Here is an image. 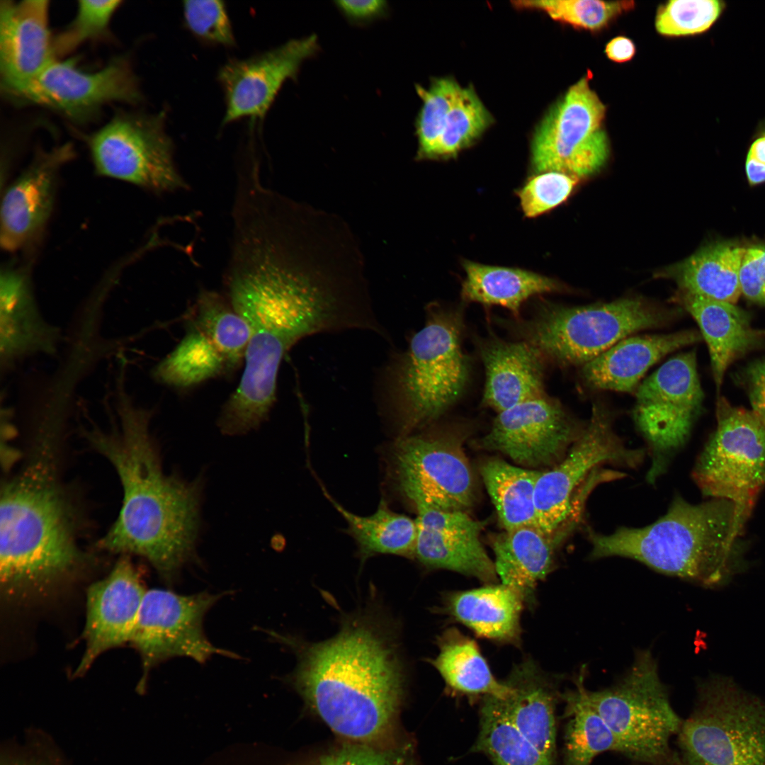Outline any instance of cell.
Here are the masks:
<instances>
[{
	"mask_svg": "<svg viewBox=\"0 0 765 765\" xmlns=\"http://www.w3.org/2000/svg\"><path fill=\"white\" fill-rule=\"evenodd\" d=\"M505 682L511 693L498 698L501 706L516 729L555 765L556 707L562 693L531 661L516 665Z\"/></svg>",
	"mask_w": 765,
	"mask_h": 765,
	"instance_id": "obj_26",
	"label": "cell"
},
{
	"mask_svg": "<svg viewBox=\"0 0 765 765\" xmlns=\"http://www.w3.org/2000/svg\"><path fill=\"white\" fill-rule=\"evenodd\" d=\"M740 285L747 299L765 306V240L745 247Z\"/></svg>",
	"mask_w": 765,
	"mask_h": 765,
	"instance_id": "obj_47",
	"label": "cell"
},
{
	"mask_svg": "<svg viewBox=\"0 0 765 765\" xmlns=\"http://www.w3.org/2000/svg\"><path fill=\"white\" fill-rule=\"evenodd\" d=\"M677 737L685 765H765V702L713 676L698 685Z\"/></svg>",
	"mask_w": 765,
	"mask_h": 765,
	"instance_id": "obj_8",
	"label": "cell"
},
{
	"mask_svg": "<svg viewBox=\"0 0 765 765\" xmlns=\"http://www.w3.org/2000/svg\"><path fill=\"white\" fill-rule=\"evenodd\" d=\"M745 247L732 241L706 245L677 268L682 293L735 304L742 295L740 271Z\"/></svg>",
	"mask_w": 765,
	"mask_h": 765,
	"instance_id": "obj_31",
	"label": "cell"
},
{
	"mask_svg": "<svg viewBox=\"0 0 765 765\" xmlns=\"http://www.w3.org/2000/svg\"><path fill=\"white\" fill-rule=\"evenodd\" d=\"M464 327L462 307L429 305L424 327L383 368L378 402L397 438L436 421L464 393L471 370Z\"/></svg>",
	"mask_w": 765,
	"mask_h": 765,
	"instance_id": "obj_6",
	"label": "cell"
},
{
	"mask_svg": "<svg viewBox=\"0 0 765 765\" xmlns=\"http://www.w3.org/2000/svg\"><path fill=\"white\" fill-rule=\"evenodd\" d=\"M724 7L717 0H672L659 7L655 28L667 36L701 33L716 21Z\"/></svg>",
	"mask_w": 765,
	"mask_h": 765,
	"instance_id": "obj_43",
	"label": "cell"
},
{
	"mask_svg": "<svg viewBox=\"0 0 765 765\" xmlns=\"http://www.w3.org/2000/svg\"><path fill=\"white\" fill-rule=\"evenodd\" d=\"M590 79L587 74L573 84L537 128L531 146L536 172L557 171L578 178L594 174L606 162V108Z\"/></svg>",
	"mask_w": 765,
	"mask_h": 765,
	"instance_id": "obj_14",
	"label": "cell"
},
{
	"mask_svg": "<svg viewBox=\"0 0 765 765\" xmlns=\"http://www.w3.org/2000/svg\"><path fill=\"white\" fill-rule=\"evenodd\" d=\"M49 28V1L0 2L1 88L12 98L57 59Z\"/></svg>",
	"mask_w": 765,
	"mask_h": 765,
	"instance_id": "obj_22",
	"label": "cell"
},
{
	"mask_svg": "<svg viewBox=\"0 0 765 765\" xmlns=\"http://www.w3.org/2000/svg\"><path fill=\"white\" fill-rule=\"evenodd\" d=\"M165 112L119 110L86 142L96 174L156 193L186 187L173 158Z\"/></svg>",
	"mask_w": 765,
	"mask_h": 765,
	"instance_id": "obj_11",
	"label": "cell"
},
{
	"mask_svg": "<svg viewBox=\"0 0 765 765\" xmlns=\"http://www.w3.org/2000/svg\"><path fill=\"white\" fill-rule=\"evenodd\" d=\"M576 529L567 528L547 534L537 527H523L494 538L495 570L502 581L532 604L538 582L551 571L555 550Z\"/></svg>",
	"mask_w": 765,
	"mask_h": 765,
	"instance_id": "obj_28",
	"label": "cell"
},
{
	"mask_svg": "<svg viewBox=\"0 0 765 765\" xmlns=\"http://www.w3.org/2000/svg\"><path fill=\"white\" fill-rule=\"evenodd\" d=\"M74 154L68 142L50 149L40 148L6 188L0 227L1 245L6 251L21 249L42 231L52 211L60 170Z\"/></svg>",
	"mask_w": 765,
	"mask_h": 765,
	"instance_id": "obj_19",
	"label": "cell"
},
{
	"mask_svg": "<svg viewBox=\"0 0 765 765\" xmlns=\"http://www.w3.org/2000/svg\"><path fill=\"white\" fill-rule=\"evenodd\" d=\"M744 380L752 411L765 425V359L752 363Z\"/></svg>",
	"mask_w": 765,
	"mask_h": 765,
	"instance_id": "obj_49",
	"label": "cell"
},
{
	"mask_svg": "<svg viewBox=\"0 0 765 765\" xmlns=\"http://www.w3.org/2000/svg\"><path fill=\"white\" fill-rule=\"evenodd\" d=\"M472 749L486 756L492 765H550L516 729L494 696L482 698Z\"/></svg>",
	"mask_w": 765,
	"mask_h": 765,
	"instance_id": "obj_37",
	"label": "cell"
},
{
	"mask_svg": "<svg viewBox=\"0 0 765 765\" xmlns=\"http://www.w3.org/2000/svg\"><path fill=\"white\" fill-rule=\"evenodd\" d=\"M678 313L637 298L578 307L545 302L531 317L499 323L538 349L546 363L581 368L630 334L665 326Z\"/></svg>",
	"mask_w": 765,
	"mask_h": 765,
	"instance_id": "obj_7",
	"label": "cell"
},
{
	"mask_svg": "<svg viewBox=\"0 0 765 765\" xmlns=\"http://www.w3.org/2000/svg\"><path fill=\"white\" fill-rule=\"evenodd\" d=\"M717 427L699 455L692 477L705 497L731 502L734 536L742 535L765 486V425L753 411L718 397Z\"/></svg>",
	"mask_w": 765,
	"mask_h": 765,
	"instance_id": "obj_10",
	"label": "cell"
},
{
	"mask_svg": "<svg viewBox=\"0 0 765 765\" xmlns=\"http://www.w3.org/2000/svg\"><path fill=\"white\" fill-rule=\"evenodd\" d=\"M524 604L516 591L502 583L453 592L447 596L445 607L449 615L480 637L517 645Z\"/></svg>",
	"mask_w": 765,
	"mask_h": 765,
	"instance_id": "obj_29",
	"label": "cell"
},
{
	"mask_svg": "<svg viewBox=\"0 0 765 765\" xmlns=\"http://www.w3.org/2000/svg\"><path fill=\"white\" fill-rule=\"evenodd\" d=\"M735 506L726 499L693 504L676 495L665 514L646 526H622L610 534L588 530L589 558L623 557L663 574L707 587L736 572Z\"/></svg>",
	"mask_w": 765,
	"mask_h": 765,
	"instance_id": "obj_5",
	"label": "cell"
},
{
	"mask_svg": "<svg viewBox=\"0 0 765 765\" xmlns=\"http://www.w3.org/2000/svg\"><path fill=\"white\" fill-rule=\"evenodd\" d=\"M188 324L210 341L225 359L228 371L242 363L251 337V329L226 296L202 290L193 307Z\"/></svg>",
	"mask_w": 765,
	"mask_h": 765,
	"instance_id": "obj_36",
	"label": "cell"
},
{
	"mask_svg": "<svg viewBox=\"0 0 765 765\" xmlns=\"http://www.w3.org/2000/svg\"><path fill=\"white\" fill-rule=\"evenodd\" d=\"M312 765H414L407 754L363 746L347 747L325 755Z\"/></svg>",
	"mask_w": 765,
	"mask_h": 765,
	"instance_id": "obj_46",
	"label": "cell"
},
{
	"mask_svg": "<svg viewBox=\"0 0 765 765\" xmlns=\"http://www.w3.org/2000/svg\"><path fill=\"white\" fill-rule=\"evenodd\" d=\"M146 591L127 557L120 558L108 576L89 587L86 647L74 674H84L104 652L131 642Z\"/></svg>",
	"mask_w": 765,
	"mask_h": 765,
	"instance_id": "obj_20",
	"label": "cell"
},
{
	"mask_svg": "<svg viewBox=\"0 0 765 765\" xmlns=\"http://www.w3.org/2000/svg\"><path fill=\"white\" fill-rule=\"evenodd\" d=\"M480 471L505 531L538 528L534 494L543 471L513 465L499 458L487 459Z\"/></svg>",
	"mask_w": 765,
	"mask_h": 765,
	"instance_id": "obj_33",
	"label": "cell"
},
{
	"mask_svg": "<svg viewBox=\"0 0 765 765\" xmlns=\"http://www.w3.org/2000/svg\"><path fill=\"white\" fill-rule=\"evenodd\" d=\"M584 676L582 668L574 679V688L561 695L567 718L562 765H591L599 754L618 752L612 731L587 701Z\"/></svg>",
	"mask_w": 765,
	"mask_h": 765,
	"instance_id": "obj_34",
	"label": "cell"
},
{
	"mask_svg": "<svg viewBox=\"0 0 765 765\" xmlns=\"http://www.w3.org/2000/svg\"><path fill=\"white\" fill-rule=\"evenodd\" d=\"M461 87L448 78L434 79L427 88L416 85V91L422 101L416 120L419 159L431 158L445 118Z\"/></svg>",
	"mask_w": 765,
	"mask_h": 765,
	"instance_id": "obj_42",
	"label": "cell"
},
{
	"mask_svg": "<svg viewBox=\"0 0 765 765\" xmlns=\"http://www.w3.org/2000/svg\"><path fill=\"white\" fill-rule=\"evenodd\" d=\"M465 278L461 297L465 302L497 305L520 318L521 307L531 297L562 291L556 280L538 273L514 268L464 263Z\"/></svg>",
	"mask_w": 765,
	"mask_h": 765,
	"instance_id": "obj_30",
	"label": "cell"
},
{
	"mask_svg": "<svg viewBox=\"0 0 765 765\" xmlns=\"http://www.w3.org/2000/svg\"><path fill=\"white\" fill-rule=\"evenodd\" d=\"M438 647L432 664L452 691L482 698H505L510 694V686L494 676L477 643L456 628L442 634Z\"/></svg>",
	"mask_w": 765,
	"mask_h": 765,
	"instance_id": "obj_32",
	"label": "cell"
},
{
	"mask_svg": "<svg viewBox=\"0 0 765 765\" xmlns=\"http://www.w3.org/2000/svg\"><path fill=\"white\" fill-rule=\"evenodd\" d=\"M228 372L226 362L210 341L188 324L180 343L152 370L158 382L188 388Z\"/></svg>",
	"mask_w": 765,
	"mask_h": 765,
	"instance_id": "obj_38",
	"label": "cell"
},
{
	"mask_svg": "<svg viewBox=\"0 0 765 765\" xmlns=\"http://www.w3.org/2000/svg\"><path fill=\"white\" fill-rule=\"evenodd\" d=\"M633 417L647 445L650 484L684 445L703 403L695 351L678 354L639 385Z\"/></svg>",
	"mask_w": 765,
	"mask_h": 765,
	"instance_id": "obj_12",
	"label": "cell"
},
{
	"mask_svg": "<svg viewBox=\"0 0 765 765\" xmlns=\"http://www.w3.org/2000/svg\"><path fill=\"white\" fill-rule=\"evenodd\" d=\"M586 695L615 736L618 752L645 765L669 763L679 757L670 742L684 720L672 706L651 652H637L617 684L599 691L586 688Z\"/></svg>",
	"mask_w": 765,
	"mask_h": 765,
	"instance_id": "obj_9",
	"label": "cell"
},
{
	"mask_svg": "<svg viewBox=\"0 0 765 765\" xmlns=\"http://www.w3.org/2000/svg\"><path fill=\"white\" fill-rule=\"evenodd\" d=\"M57 428L40 430L20 469L1 484L0 578L6 592L50 584L84 557L75 509L60 477Z\"/></svg>",
	"mask_w": 765,
	"mask_h": 765,
	"instance_id": "obj_3",
	"label": "cell"
},
{
	"mask_svg": "<svg viewBox=\"0 0 765 765\" xmlns=\"http://www.w3.org/2000/svg\"><path fill=\"white\" fill-rule=\"evenodd\" d=\"M745 171L750 185L765 182V135L755 140L749 147Z\"/></svg>",
	"mask_w": 765,
	"mask_h": 765,
	"instance_id": "obj_50",
	"label": "cell"
},
{
	"mask_svg": "<svg viewBox=\"0 0 765 765\" xmlns=\"http://www.w3.org/2000/svg\"><path fill=\"white\" fill-rule=\"evenodd\" d=\"M417 540L414 557L424 566L444 569L495 584L497 574L480 540L482 523L466 511L429 506L416 508Z\"/></svg>",
	"mask_w": 765,
	"mask_h": 765,
	"instance_id": "obj_21",
	"label": "cell"
},
{
	"mask_svg": "<svg viewBox=\"0 0 765 765\" xmlns=\"http://www.w3.org/2000/svg\"><path fill=\"white\" fill-rule=\"evenodd\" d=\"M679 302L696 321L707 343L719 394L729 366L759 346L765 331L754 329L748 313L735 304L682 293Z\"/></svg>",
	"mask_w": 765,
	"mask_h": 765,
	"instance_id": "obj_27",
	"label": "cell"
},
{
	"mask_svg": "<svg viewBox=\"0 0 765 765\" xmlns=\"http://www.w3.org/2000/svg\"><path fill=\"white\" fill-rule=\"evenodd\" d=\"M226 297L246 321L251 337L231 407L249 418L267 416L276 400L285 353L304 337L356 329L358 314L324 281L280 266H263L225 278Z\"/></svg>",
	"mask_w": 765,
	"mask_h": 765,
	"instance_id": "obj_2",
	"label": "cell"
},
{
	"mask_svg": "<svg viewBox=\"0 0 765 765\" xmlns=\"http://www.w3.org/2000/svg\"><path fill=\"white\" fill-rule=\"evenodd\" d=\"M485 370L482 406L498 413L546 395V361L528 343L507 341L495 335L475 338Z\"/></svg>",
	"mask_w": 765,
	"mask_h": 765,
	"instance_id": "obj_24",
	"label": "cell"
},
{
	"mask_svg": "<svg viewBox=\"0 0 765 765\" xmlns=\"http://www.w3.org/2000/svg\"><path fill=\"white\" fill-rule=\"evenodd\" d=\"M324 494L348 525L362 557L378 554L414 556L417 540L416 520L392 511L382 500L376 511L368 516L349 511L324 490Z\"/></svg>",
	"mask_w": 765,
	"mask_h": 765,
	"instance_id": "obj_35",
	"label": "cell"
},
{
	"mask_svg": "<svg viewBox=\"0 0 765 765\" xmlns=\"http://www.w3.org/2000/svg\"><path fill=\"white\" fill-rule=\"evenodd\" d=\"M117 387L119 425L83 431L113 465L123 489L119 514L98 545L145 558L171 582L197 557L203 482L164 473L149 432L151 413L132 402L122 382Z\"/></svg>",
	"mask_w": 765,
	"mask_h": 765,
	"instance_id": "obj_1",
	"label": "cell"
},
{
	"mask_svg": "<svg viewBox=\"0 0 765 765\" xmlns=\"http://www.w3.org/2000/svg\"><path fill=\"white\" fill-rule=\"evenodd\" d=\"M517 6L539 9L554 20L574 27L598 30L606 27L615 18L633 9V1H606L598 0H538L521 1Z\"/></svg>",
	"mask_w": 765,
	"mask_h": 765,
	"instance_id": "obj_41",
	"label": "cell"
},
{
	"mask_svg": "<svg viewBox=\"0 0 765 765\" xmlns=\"http://www.w3.org/2000/svg\"><path fill=\"white\" fill-rule=\"evenodd\" d=\"M701 339L696 330L626 337L582 366L579 376L593 390L632 392L655 363Z\"/></svg>",
	"mask_w": 765,
	"mask_h": 765,
	"instance_id": "obj_25",
	"label": "cell"
},
{
	"mask_svg": "<svg viewBox=\"0 0 765 765\" xmlns=\"http://www.w3.org/2000/svg\"><path fill=\"white\" fill-rule=\"evenodd\" d=\"M657 765H685V764L681 761V760L680 759V757L679 756V757L676 760H674V761H673L672 762L662 764H657Z\"/></svg>",
	"mask_w": 765,
	"mask_h": 765,
	"instance_id": "obj_52",
	"label": "cell"
},
{
	"mask_svg": "<svg viewBox=\"0 0 765 765\" xmlns=\"http://www.w3.org/2000/svg\"><path fill=\"white\" fill-rule=\"evenodd\" d=\"M183 13L186 27L200 40L224 46L234 45L232 27L223 1H184Z\"/></svg>",
	"mask_w": 765,
	"mask_h": 765,
	"instance_id": "obj_44",
	"label": "cell"
},
{
	"mask_svg": "<svg viewBox=\"0 0 765 765\" xmlns=\"http://www.w3.org/2000/svg\"><path fill=\"white\" fill-rule=\"evenodd\" d=\"M222 596L207 591L183 595L162 589L146 591L130 642L141 658V683L153 667L173 657L204 663L215 654L237 657L215 647L204 633L205 616Z\"/></svg>",
	"mask_w": 765,
	"mask_h": 765,
	"instance_id": "obj_16",
	"label": "cell"
},
{
	"mask_svg": "<svg viewBox=\"0 0 765 765\" xmlns=\"http://www.w3.org/2000/svg\"><path fill=\"white\" fill-rule=\"evenodd\" d=\"M334 4L350 22L356 24L384 17L389 8L387 2L383 0H339Z\"/></svg>",
	"mask_w": 765,
	"mask_h": 765,
	"instance_id": "obj_48",
	"label": "cell"
},
{
	"mask_svg": "<svg viewBox=\"0 0 765 765\" xmlns=\"http://www.w3.org/2000/svg\"><path fill=\"white\" fill-rule=\"evenodd\" d=\"M319 50L315 34L244 60H232L218 73L225 94L222 125L242 118L261 120L288 79H295L302 63Z\"/></svg>",
	"mask_w": 765,
	"mask_h": 765,
	"instance_id": "obj_18",
	"label": "cell"
},
{
	"mask_svg": "<svg viewBox=\"0 0 765 765\" xmlns=\"http://www.w3.org/2000/svg\"><path fill=\"white\" fill-rule=\"evenodd\" d=\"M635 51L634 42L625 36H618L611 39L605 47L607 57L618 63L630 61L634 57Z\"/></svg>",
	"mask_w": 765,
	"mask_h": 765,
	"instance_id": "obj_51",
	"label": "cell"
},
{
	"mask_svg": "<svg viewBox=\"0 0 765 765\" xmlns=\"http://www.w3.org/2000/svg\"><path fill=\"white\" fill-rule=\"evenodd\" d=\"M492 122L488 110L471 87H461L448 111L431 159L453 156L468 147Z\"/></svg>",
	"mask_w": 765,
	"mask_h": 765,
	"instance_id": "obj_39",
	"label": "cell"
},
{
	"mask_svg": "<svg viewBox=\"0 0 765 765\" xmlns=\"http://www.w3.org/2000/svg\"><path fill=\"white\" fill-rule=\"evenodd\" d=\"M60 329L42 316L28 271L6 266L0 276V366L7 371L18 361L38 353L55 355Z\"/></svg>",
	"mask_w": 765,
	"mask_h": 765,
	"instance_id": "obj_23",
	"label": "cell"
},
{
	"mask_svg": "<svg viewBox=\"0 0 765 765\" xmlns=\"http://www.w3.org/2000/svg\"><path fill=\"white\" fill-rule=\"evenodd\" d=\"M402 674L391 643L378 630L360 624L310 647L295 679L306 701L331 729L368 742L391 725L402 698Z\"/></svg>",
	"mask_w": 765,
	"mask_h": 765,
	"instance_id": "obj_4",
	"label": "cell"
},
{
	"mask_svg": "<svg viewBox=\"0 0 765 765\" xmlns=\"http://www.w3.org/2000/svg\"><path fill=\"white\" fill-rule=\"evenodd\" d=\"M121 3L118 0L78 1L73 20L53 36L55 57L64 59L87 42L108 38L111 19Z\"/></svg>",
	"mask_w": 765,
	"mask_h": 765,
	"instance_id": "obj_40",
	"label": "cell"
},
{
	"mask_svg": "<svg viewBox=\"0 0 765 765\" xmlns=\"http://www.w3.org/2000/svg\"><path fill=\"white\" fill-rule=\"evenodd\" d=\"M12 99L83 124L110 103L137 104L142 94L129 57H114L95 71L82 69L77 59L71 57L53 60Z\"/></svg>",
	"mask_w": 765,
	"mask_h": 765,
	"instance_id": "obj_15",
	"label": "cell"
},
{
	"mask_svg": "<svg viewBox=\"0 0 765 765\" xmlns=\"http://www.w3.org/2000/svg\"><path fill=\"white\" fill-rule=\"evenodd\" d=\"M577 182V178L557 171L532 177L518 192L525 215L534 217L557 206L570 195Z\"/></svg>",
	"mask_w": 765,
	"mask_h": 765,
	"instance_id": "obj_45",
	"label": "cell"
},
{
	"mask_svg": "<svg viewBox=\"0 0 765 765\" xmlns=\"http://www.w3.org/2000/svg\"><path fill=\"white\" fill-rule=\"evenodd\" d=\"M585 424L545 395L499 412L478 443L524 467L552 468L565 458Z\"/></svg>",
	"mask_w": 765,
	"mask_h": 765,
	"instance_id": "obj_17",
	"label": "cell"
},
{
	"mask_svg": "<svg viewBox=\"0 0 765 765\" xmlns=\"http://www.w3.org/2000/svg\"><path fill=\"white\" fill-rule=\"evenodd\" d=\"M462 436L452 431L398 437L392 446V482L415 506L465 511L475 499Z\"/></svg>",
	"mask_w": 765,
	"mask_h": 765,
	"instance_id": "obj_13",
	"label": "cell"
}]
</instances>
